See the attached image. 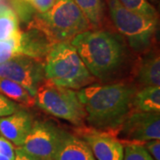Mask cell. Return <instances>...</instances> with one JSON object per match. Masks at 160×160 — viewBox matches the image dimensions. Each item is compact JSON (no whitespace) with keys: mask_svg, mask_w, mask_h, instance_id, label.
<instances>
[{"mask_svg":"<svg viewBox=\"0 0 160 160\" xmlns=\"http://www.w3.org/2000/svg\"><path fill=\"white\" fill-rule=\"evenodd\" d=\"M128 10L146 17L158 19V12L148 0H119Z\"/></svg>","mask_w":160,"mask_h":160,"instance_id":"cell-20","label":"cell"},{"mask_svg":"<svg viewBox=\"0 0 160 160\" xmlns=\"http://www.w3.org/2000/svg\"><path fill=\"white\" fill-rule=\"evenodd\" d=\"M69 42L98 82L125 81L132 75L135 53L118 32L107 28L91 29Z\"/></svg>","mask_w":160,"mask_h":160,"instance_id":"cell-1","label":"cell"},{"mask_svg":"<svg viewBox=\"0 0 160 160\" xmlns=\"http://www.w3.org/2000/svg\"><path fill=\"white\" fill-rule=\"evenodd\" d=\"M4 1H5V0H0V5H2V3H3Z\"/></svg>","mask_w":160,"mask_h":160,"instance_id":"cell-29","label":"cell"},{"mask_svg":"<svg viewBox=\"0 0 160 160\" xmlns=\"http://www.w3.org/2000/svg\"><path fill=\"white\" fill-rule=\"evenodd\" d=\"M133 109L146 112H160V86L138 88L132 100Z\"/></svg>","mask_w":160,"mask_h":160,"instance_id":"cell-15","label":"cell"},{"mask_svg":"<svg viewBox=\"0 0 160 160\" xmlns=\"http://www.w3.org/2000/svg\"><path fill=\"white\" fill-rule=\"evenodd\" d=\"M132 83L138 88L160 86V58L158 52L149 49L135 61L132 71Z\"/></svg>","mask_w":160,"mask_h":160,"instance_id":"cell-11","label":"cell"},{"mask_svg":"<svg viewBox=\"0 0 160 160\" xmlns=\"http://www.w3.org/2000/svg\"><path fill=\"white\" fill-rule=\"evenodd\" d=\"M36 104L47 114L65 120L77 127L85 126L86 113L78 91L46 79L35 94Z\"/></svg>","mask_w":160,"mask_h":160,"instance_id":"cell-6","label":"cell"},{"mask_svg":"<svg viewBox=\"0 0 160 160\" xmlns=\"http://www.w3.org/2000/svg\"><path fill=\"white\" fill-rule=\"evenodd\" d=\"M33 121L32 116L27 110L19 109L0 118V133L16 147H21L31 129Z\"/></svg>","mask_w":160,"mask_h":160,"instance_id":"cell-12","label":"cell"},{"mask_svg":"<svg viewBox=\"0 0 160 160\" xmlns=\"http://www.w3.org/2000/svg\"><path fill=\"white\" fill-rule=\"evenodd\" d=\"M106 4L116 31L125 38L132 51L142 54L151 49L158 29V19L130 11L119 0H106Z\"/></svg>","mask_w":160,"mask_h":160,"instance_id":"cell-5","label":"cell"},{"mask_svg":"<svg viewBox=\"0 0 160 160\" xmlns=\"http://www.w3.org/2000/svg\"><path fill=\"white\" fill-rule=\"evenodd\" d=\"M123 160H155L142 143H124Z\"/></svg>","mask_w":160,"mask_h":160,"instance_id":"cell-21","label":"cell"},{"mask_svg":"<svg viewBox=\"0 0 160 160\" xmlns=\"http://www.w3.org/2000/svg\"><path fill=\"white\" fill-rule=\"evenodd\" d=\"M13 160H38L34 156L26 152L21 147H16L14 150V158Z\"/></svg>","mask_w":160,"mask_h":160,"instance_id":"cell-27","label":"cell"},{"mask_svg":"<svg viewBox=\"0 0 160 160\" xmlns=\"http://www.w3.org/2000/svg\"><path fill=\"white\" fill-rule=\"evenodd\" d=\"M0 78L14 81L34 95L46 79L42 59L20 54L0 64Z\"/></svg>","mask_w":160,"mask_h":160,"instance_id":"cell-8","label":"cell"},{"mask_svg":"<svg viewBox=\"0 0 160 160\" xmlns=\"http://www.w3.org/2000/svg\"><path fill=\"white\" fill-rule=\"evenodd\" d=\"M114 135L121 142L142 143L160 139V112L132 109L123 120Z\"/></svg>","mask_w":160,"mask_h":160,"instance_id":"cell-7","label":"cell"},{"mask_svg":"<svg viewBox=\"0 0 160 160\" xmlns=\"http://www.w3.org/2000/svg\"><path fill=\"white\" fill-rule=\"evenodd\" d=\"M58 0H32L30 5L36 13H45L55 5Z\"/></svg>","mask_w":160,"mask_h":160,"instance_id":"cell-24","label":"cell"},{"mask_svg":"<svg viewBox=\"0 0 160 160\" xmlns=\"http://www.w3.org/2000/svg\"><path fill=\"white\" fill-rule=\"evenodd\" d=\"M52 160H96L86 142L76 134L64 131Z\"/></svg>","mask_w":160,"mask_h":160,"instance_id":"cell-13","label":"cell"},{"mask_svg":"<svg viewBox=\"0 0 160 160\" xmlns=\"http://www.w3.org/2000/svg\"><path fill=\"white\" fill-rule=\"evenodd\" d=\"M78 136L91 149L96 160H123L124 145L111 132L91 127H78Z\"/></svg>","mask_w":160,"mask_h":160,"instance_id":"cell-10","label":"cell"},{"mask_svg":"<svg viewBox=\"0 0 160 160\" xmlns=\"http://www.w3.org/2000/svg\"><path fill=\"white\" fill-rule=\"evenodd\" d=\"M20 22L15 11L10 6L0 5V41L7 40L20 32Z\"/></svg>","mask_w":160,"mask_h":160,"instance_id":"cell-18","label":"cell"},{"mask_svg":"<svg viewBox=\"0 0 160 160\" xmlns=\"http://www.w3.org/2000/svg\"><path fill=\"white\" fill-rule=\"evenodd\" d=\"M63 132L50 121H33L21 148L38 160H52Z\"/></svg>","mask_w":160,"mask_h":160,"instance_id":"cell-9","label":"cell"},{"mask_svg":"<svg viewBox=\"0 0 160 160\" xmlns=\"http://www.w3.org/2000/svg\"><path fill=\"white\" fill-rule=\"evenodd\" d=\"M0 160H12V159H10L9 158H7L6 156H4V155L0 154Z\"/></svg>","mask_w":160,"mask_h":160,"instance_id":"cell-28","label":"cell"},{"mask_svg":"<svg viewBox=\"0 0 160 160\" xmlns=\"http://www.w3.org/2000/svg\"><path fill=\"white\" fill-rule=\"evenodd\" d=\"M44 69L46 79L69 89L78 90L98 82L69 41L52 46L46 55Z\"/></svg>","mask_w":160,"mask_h":160,"instance_id":"cell-3","label":"cell"},{"mask_svg":"<svg viewBox=\"0 0 160 160\" xmlns=\"http://www.w3.org/2000/svg\"><path fill=\"white\" fill-rule=\"evenodd\" d=\"M14 150L15 147L9 141H7L4 137H0V154L6 156L10 159L14 158Z\"/></svg>","mask_w":160,"mask_h":160,"instance_id":"cell-26","label":"cell"},{"mask_svg":"<svg viewBox=\"0 0 160 160\" xmlns=\"http://www.w3.org/2000/svg\"><path fill=\"white\" fill-rule=\"evenodd\" d=\"M22 109L20 105L0 93V118L6 117Z\"/></svg>","mask_w":160,"mask_h":160,"instance_id":"cell-23","label":"cell"},{"mask_svg":"<svg viewBox=\"0 0 160 160\" xmlns=\"http://www.w3.org/2000/svg\"><path fill=\"white\" fill-rule=\"evenodd\" d=\"M138 87L129 80L116 83H93L78 91L85 108L89 127L114 132L133 109L132 100Z\"/></svg>","mask_w":160,"mask_h":160,"instance_id":"cell-2","label":"cell"},{"mask_svg":"<svg viewBox=\"0 0 160 160\" xmlns=\"http://www.w3.org/2000/svg\"><path fill=\"white\" fill-rule=\"evenodd\" d=\"M22 54L29 57L43 59L46 57L53 43L43 31L33 27H29L26 31H22Z\"/></svg>","mask_w":160,"mask_h":160,"instance_id":"cell-14","label":"cell"},{"mask_svg":"<svg viewBox=\"0 0 160 160\" xmlns=\"http://www.w3.org/2000/svg\"><path fill=\"white\" fill-rule=\"evenodd\" d=\"M22 30L14 37L0 41V64L22 54Z\"/></svg>","mask_w":160,"mask_h":160,"instance_id":"cell-19","label":"cell"},{"mask_svg":"<svg viewBox=\"0 0 160 160\" xmlns=\"http://www.w3.org/2000/svg\"><path fill=\"white\" fill-rule=\"evenodd\" d=\"M83 12L92 29L103 28L105 6L102 0H73Z\"/></svg>","mask_w":160,"mask_h":160,"instance_id":"cell-17","label":"cell"},{"mask_svg":"<svg viewBox=\"0 0 160 160\" xmlns=\"http://www.w3.org/2000/svg\"><path fill=\"white\" fill-rule=\"evenodd\" d=\"M0 92L24 108L36 105V99L25 87L14 81L0 78Z\"/></svg>","mask_w":160,"mask_h":160,"instance_id":"cell-16","label":"cell"},{"mask_svg":"<svg viewBox=\"0 0 160 160\" xmlns=\"http://www.w3.org/2000/svg\"><path fill=\"white\" fill-rule=\"evenodd\" d=\"M32 0H11L13 10L17 13L18 17L24 22H29L36 14L34 9L30 5Z\"/></svg>","mask_w":160,"mask_h":160,"instance_id":"cell-22","label":"cell"},{"mask_svg":"<svg viewBox=\"0 0 160 160\" xmlns=\"http://www.w3.org/2000/svg\"><path fill=\"white\" fill-rule=\"evenodd\" d=\"M143 146L155 160H160L159 140H150L148 142H143Z\"/></svg>","mask_w":160,"mask_h":160,"instance_id":"cell-25","label":"cell"},{"mask_svg":"<svg viewBox=\"0 0 160 160\" xmlns=\"http://www.w3.org/2000/svg\"><path fill=\"white\" fill-rule=\"evenodd\" d=\"M28 26L40 29L53 43L70 41L80 33L92 29L73 0H58L48 12L36 13Z\"/></svg>","mask_w":160,"mask_h":160,"instance_id":"cell-4","label":"cell"}]
</instances>
